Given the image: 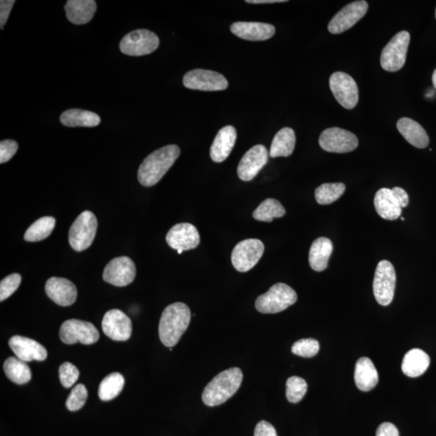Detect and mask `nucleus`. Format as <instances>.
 I'll list each match as a JSON object with an SVG mask.
<instances>
[{
  "label": "nucleus",
  "mask_w": 436,
  "mask_h": 436,
  "mask_svg": "<svg viewBox=\"0 0 436 436\" xmlns=\"http://www.w3.org/2000/svg\"><path fill=\"white\" fill-rule=\"evenodd\" d=\"M103 332L115 341H126L131 337L132 322L124 312L117 308L108 311L102 320Z\"/></svg>",
  "instance_id": "dca6fc26"
},
{
  "label": "nucleus",
  "mask_w": 436,
  "mask_h": 436,
  "mask_svg": "<svg viewBox=\"0 0 436 436\" xmlns=\"http://www.w3.org/2000/svg\"><path fill=\"white\" fill-rule=\"evenodd\" d=\"M191 321L190 308L186 304L175 302L163 311L158 326L161 342L167 348L178 343Z\"/></svg>",
  "instance_id": "f03ea898"
},
{
  "label": "nucleus",
  "mask_w": 436,
  "mask_h": 436,
  "mask_svg": "<svg viewBox=\"0 0 436 436\" xmlns=\"http://www.w3.org/2000/svg\"><path fill=\"white\" fill-rule=\"evenodd\" d=\"M355 383L359 389L369 392L378 383L379 376L374 363L367 357L359 359L355 369Z\"/></svg>",
  "instance_id": "b1692460"
},
{
  "label": "nucleus",
  "mask_w": 436,
  "mask_h": 436,
  "mask_svg": "<svg viewBox=\"0 0 436 436\" xmlns=\"http://www.w3.org/2000/svg\"><path fill=\"white\" fill-rule=\"evenodd\" d=\"M330 88L336 101L347 109H352L359 101V90L356 81L343 72H335L330 78Z\"/></svg>",
  "instance_id": "9b49d317"
},
{
  "label": "nucleus",
  "mask_w": 436,
  "mask_h": 436,
  "mask_svg": "<svg viewBox=\"0 0 436 436\" xmlns=\"http://www.w3.org/2000/svg\"><path fill=\"white\" fill-rule=\"evenodd\" d=\"M296 145V135L293 129L283 128L272 140L269 156L271 158L289 157L293 154Z\"/></svg>",
  "instance_id": "c756f323"
},
{
  "label": "nucleus",
  "mask_w": 436,
  "mask_h": 436,
  "mask_svg": "<svg viewBox=\"0 0 436 436\" xmlns=\"http://www.w3.org/2000/svg\"><path fill=\"white\" fill-rule=\"evenodd\" d=\"M3 370L8 379L17 385L28 383L31 380V370L26 362L17 357H9L4 362Z\"/></svg>",
  "instance_id": "7c9ffc66"
},
{
  "label": "nucleus",
  "mask_w": 436,
  "mask_h": 436,
  "mask_svg": "<svg viewBox=\"0 0 436 436\" xmlns=\"http://www.w3.org/2000/svg\"><path fill=\"white\" fill-rule=\"evenodd\" d=\"M98 221L90 211H84L76 218L69 231L71 247L76 252L87 250L97 234Z\"/></svg>",
  "instance_id": "39448f33"
},
{
  "label": "nucleus",
  "mask_w": 436,
  "mask_h": 436,
  "mask_svg": "<svg viewBox=\"0 0 436 436\" xmlns=\"http://www.w3.org/2000/svg\"><path fill=\"white\" fill-rule=\"evenodd\" d=\"M265 252V245L261 240L250 239L242 241L233 250L231 261L234 269L246 272L253 269Z\"/></svg>",
  "instance_id": "9d476101"
},
{
  "label": "nucleus",
  "mask_w": 436,
  "mask_h": 436,
  "mask_svg": "<svg viewBox=\"0 0 436 436\" xmlns=\"http://www.w3.org/2000/svg\"><path fill=\"white\" fill-rule=\"evenodd\" d=\"M367 9H369V4L365 0L348 4L330 21L328 25L330 33L339 34L352 28L365 16Z\"/></svg>",
  "instance_id": "4468645a"
},
{
  "label": "nucleus",
  "mask_w": 436,
  "mask_h": 436,
  "mask_svg": "<svg viewBox=\"0 0 436 436\" xmlns=\"http://www.w3.org/2000/svg\"><path fill=\"white\" fill-rule=\"evenodd\" d=\"M306 381L299 376H291L286 383V398L292 403L301 402L307 392Z\"/></svg>",
  "instance_id": "c9c22d12"
},
{
  "label": "nucleus",
  "mask_w": 436,
  "mask_h": 436,
  "mask_svg": "<svg viewBox=\"0 0 436 436\" xmlns=\"http://www.w3.org/2000/svg\"><path fill=\"white\" fill-rule=\"evenodd\" d=\"M60 121L67 127H95L101 120L97 113L83 109H69L62 113Z\"/></svg>",
  "instance_id": "c85d7f7f"
},
{
  "label": "nucleus",
  "mask_w": 436,
  "mask_h": 436,
  "mask_svg": "<svg viewBox=\"0 0 436 436\" xmlns=\"http://www.w3.org/2000/svg\"><path fill=\"white\" fill-rule=\"evenodd\" d=\"M180 154V149L176 145H166L149 154L139 167V183L145 187L158 184L173 166Z\"/></svg>",
  "instance_id": "f257e3e1"
},
{
  "label": "nucleus",
  "mask_w": 436,
  "mask_h": 436,
  "mask_svg": "<svg viewBox=\"0 0 436 436\" xmlns=\"http://www.w3.org/2000/svg\"><path fill=\"white\" fill-rule=\"evenodd\" d=\"M429 365L430 357L428 354L421 349L414 348L404 356L402 370L406 376L417 378L428 370Z\"/></svg>",
  "instance_id": "cd10ccee"
},
{
  "label": "nucleus",
  "mask_w": 436,
  "mask_h": 436,
  "mask_svg": "<svg viewBox=\"0 0 436 436\" xmlns=\"http://www.w3.org/2000/svg\"><path fill=\"white\" fill-rule=\"evenodd\" d=\"M401 220H402V221H405V218H404V217H401Z\"/></svg>",
  "instance_id": "8fccbe9b"
},
{
  "label": "nucleus",
  "mask_w": 436,
  "mask_h": 436,
  "mask_svg": "<svg viewBox=\"0 0 436 436\" xmlns=\"http://www.w3.org/2000/svg\"><path fill=\"white\" fill-rule=\"evenodd\" d=\"M285 215L282 204L277 199L269 198L263 202L253 213L254 219L261 221L271 222L274 218Z\"/></svg>",
  "instance_id": "72a5a7b5"
},
{
  "label": "nucleus",
  "mask_w": 436,
  "mask_h": 436,
  "mask_svg": "<svg viewBox=\"0 0 436 436\" xmlns=\"http://www.w3.org/2000/svg\"><path fill=\"white\" fill-rule=\"evenodd\" d=\"M8 344L16 357L25 362L43 361L48 356L47 349L42 344L23 336H12Z\"/></svg>",
  "instance_id": "6ab92c4d"
},
{
  "label": "nucleus",
  "mask_w": 436,
  "mask_h": 436,
  "mask_svg": "<svg viewBox=\"0 0 436 436\" xmlns=\"http://www.w3.org/2000/svg\"><path fill=\"white\" fill-rule=\"evenodd\" d=\"M376 436H399V431L393 424L384 422L376 430Z\"/></svg>",
  "instance_id": "c03bdc74"
},
{
  "label": "nucleus",
  "mask_w": 436,
  "mask_h": 436,
  "mask_svg": "<svg viewBox=\"0 0 436 436\" xmlns=\"http://www.w3.org/2000/svg\"><path fill=\"white\" fill-rule=\"evenodd\" d=\"M97 8L94 0H69L64 7L68 21L77 25L92 21Z\"/></svg>",
  "instance_id": "5701e85b"
},
{
  "label": "nucleus",
  "mask_w": 436,
  "mask_h": 436,
  "mask_svg": "<svg viewBox=\"0 0 436 436\" xmlns=\"http://www.w3.org/2000/svg\"><path fill=\"white\" fill-rule=\"evenodd\" d=\"M88 397V390L85 385L79 384L72 389L69 397L67 398L66 406L68 410L76 411L85 405Z\"/></svg>",
  "instance_id": "e433bc0d"
},
{
  "label": "nucleus",
  "mask_w": 436,
  "mask_h": 436,
  "mask_svg": "<svg viewBox=\"0 0 436 436\" xmlns=\"http://www.w3.org/2000/svg\"><path fill=\"white\" fill-rule=\"evenodd\" d=\"M237 139V132L234 127L227 125L218 132L210 148L213 161L221 162L229 157Z\"/></svg>",
  "instance_id": "4be33fe9"
},
{
  "label": "nucleus",
  "mask_w": 436,
  "mask_h": 436,
  "mask_svg": "<svg viewBox=\"0 0 436 436\" xmlns=\"http://www.w3.org/2000/svg\"><path fill=\"white\" fill-rule=\"evenodd\" d=\"M396 272L391 263L383 261L376 267L374 280V297L380 306H389L394 297Z\"/></svg>",
  "instance_id": "6e6552de"
},
{
  "label": "nucleus",
  "mask_w": 436,
  "mask_h": 436,
  "mask_svg": "<svg viewBox=\"0 0 436 436\" xmlns=\"http://www.w3.org/2000/svg\"><path fill=\"white\" fill-rule=\"evenodd\" d=\"M435 18H436V10H435Z\"/></svg>",
  "instance_id": "3c124183"
},
{
  "label": "nucleus",
  "mask_w": 436,
  "mask_h": 436,
  "mask_svg": "<svg viewBox=\"0 0 436 436\" xmlns=\"http://www.w3.org/2000/svg\"><path fill=\"white\" fill-rule=\"evenodd\" d=\"M125 385L124 376L118 372H112L104 378L99 387V398L102 401H110L120 394Z\"/></svg>",
  "instance_id": "473e14b6"
},
{
  "label": "nucleus",
  "mask_w": 436,
  "mask_h": 436,
  "mask_svg": "<svg viewBox=\"0 0 436 436\" xmlns=\"http://www.w3.org/2000/svg\"><path fill=\"white\" fill-rule=\"evenodd\" d=\"M346 186L342 183L324 184L315 190V198L319 204H330L343 196Z\"/></svg>",
  "instance_id": "f704fd0d"
},
{
  "label": "nucleus",
  "mask_w": 436,
  "mask_h": 436,
  "mask_svg": "<svg viewBox=\"0 0 436 436\" xmlns=\"http://www.w3.org/2000/svg\"><path fill=\"white\" fill-rule=\"evenodd\" d=\"M230 31L238 38L247 40H266L274 36V25L262 22H235L230 26Z\"/></svg>",
  "instance_id": "412c9836"
},
{
  "label": "nucleus",
  "mask_w": 436,
  "mask_h": 436,
  "mask_svg": "<svg viewBox=\"0 0 436 436\" xmlns=\"http://www.w3.org/2000/svg\"><path fill=\"white\" fill-rule=\"evenodd\" d=\"M269 161V152L263 145H256L244 154L238 167V175L243 181L252 180Z\"/></svg>",
  "instance_id": "f3484780"
},
{
  "label": "nucleus",
  "mask_w": 436,
  "mask_h": 436,
  "mask_svg": "<svg viewBox=\"0 0 436 436\" xmlns=\"http://www.w3.org/2000/svg\"><path fill=\"white\" fill-rule=\"evenodd\" d=\"M183 84L189 89L207 92L223 90L228 88V81L220 73L202 69L189 71L184 76Z\"/></svg>",
  "instance_id": "ddd939ff"
},
{
  "label": "nucleus",
  "mask_w": 436,
  "mask_h": 436,
  "mask_svg": "<svg viewBox=\"0 0 436 436\" xmlns=\"http://www.w3.org/2000/svg\"><path fill=\"white\" fill-rule=\"evenodd\" d=\"M397 128L407 142L415 147L424 149L429 144L426 132L417 121L403 117L398 121Z\"/></svg>",
  "instance_id": "393cba45"
},
{
  "label": "nucleus",
  "mask_w": 436,
  "mask_h": 436,
  "mask_svg": "<svg viewBox=\"0 0 436 436\" xmlns=\"http://www.w3.org/2000/svg\"><path fill=\"white\" fill-rule=\"evenodd\" d=\"M319 343L313 339H302L295 342L292 347V352L295 355L311 358L319 352Z\"/></svg>",
  "instance_id": "4c0bfd02"
},
{
  "label": "nucleus",
  "mask_w": 436,
  "mask_h": 436,
  "mask_svg": "<svg viewBox=\"0 0 436 436\" xmlns=\"http://www.w3.org/2000/svg\"><path fill=\"white\" fill-rule=\"evenodd\" d=\"M391 190L393 197L398 202L400 207L402 208H406L409 204V197L406 191L399 187H394Z\"/></svg>",
  "instance_id": "a18cd8bd"
},
{
  "label": "nucleus",
  "mask_w": 436,
  "mask_h": 436,
  "mask_svg": "<svg viewBox=\"0 0 436 436\" xmlns=\"http://www.w3.org/2000/svg\"><path fill=\"white\" fill-rule=\"evenodd\" d=\"M160 38L147 29H137L126 34L120 43L121 51L129 56H143L156 51Z\"/></svg>",
  "instance_id": "0eeeda50"
},
{
  "label": "nucleus",
  "mask_w": 436,
  "mask_h": 436,
  "mask_svg": "<svg viewBox=\"0 0 436 436\" xmlns=\"http://www.w3.org/2000/svg\"><path fill=\"white\" fill-rule=\"evenodd\" d=\"M248 3L253 4H261V3H284V0H247L246 1Z\"/></svg>",
  "instance_id": "49530a36"
},
{
  "label": "nucleus",
  "mask_w": 436,
  "mask_h": 436,
  "mask_svg": "<svg viewBox=\"0 0 436 436\" xmlns=\"http://www.w3.org/2000/svg\"><path fill=\"white\" fill-rule=\"evenodd\" d=\"M297 300V293L290 286L277 283L257 298L256 308L262 313H276L293 306Z\"/></svg>",
  "instance_id": "20e7f679"
},
{
  "label": "nucleus",
  "mask_w": 436,
  "mask_h": 436,
  "mask_svg": "<svg viewBox=\"0 0 436 436\" xmlns=\"http://www.w3.org/2000/svg\"><path fill=\"white\" fill-rule=\"evenodd\" d=\"M177 252H178V254H181L182 253H183V251H181V250H179V251H177Z\"/></svg>",
  "instance_id": "09e8293b"
},
{
  "label": "nucleus",
  "mask_w": 436,
  "mask_h": 436,
  "mask_svg": "<svg viewBox=\"0 0 436 436\" xmlns=\"http://www.w3.org/2000/svg\"><path fill=\"white\" fill-rule=\"evenodd\" d=\"M14 3V0H1V1H0V25H1L2 29H3L4 25L6 24Z\"/></svg>",
  "instance_id": "37998d69"
},
{
  "label": "nucleus",
  "mask_w": 436,
  "mask_h": 436,
  "mask_svg": "<svg viewBox=\"0 0 436 436\" xmlns=\"http://www.w3.org/2000/svg\"><path fill=\"white\" fill-rule=\"evenodd\" d=\"M56 225V218L53 217H40L26 230L24 239L27 242H40V241L47 239L51 234Z\"/></svg>",
  "instance_id": "2f4dec72"
},
{
  "label": "nucleus",
  "mask_w": 436,
  "mask_h": 436,
  "mask_svg": "<svg viewBox=\"0 0 436 436\" xmlns=\"http://www.w3.org/2000/svg\"><path fill=\"white\" fill-rule=\"evenodd\" d=\"M136 276V267L133 261L127 256L113 258L104 269L103 279L106 282L117 287H124L133 282Z\"/></svg>",
  "instance_id": "2eb2a0df"
},
{
  "label": "nucleus",
  "mask_w": 436,
  "mask_h": 436,
  "mask_svg": "<svg viewBox=\"0 0 436 436\" xmlns=\"http://www.w3.org/2000/svg\"><path fill=\"white\" fill-rule=\"evenodd\" d=\"M254 436H278L274 426L267 421H261L254 429Z\"/></svg>",
  "instance_id": "79ce46f5"
},
{
  "label": "nucleus",
  "mask_w": 436,
  "mask_h": 436,
  "mask_svg": "<svg viewBox=\"0 0 436 436\" xmlns=\"http://www.w3.org/2000/svg\"><path fill=\"white\" fill-rule=\"evenodd\" d=\"M358 138L351 132L333 127L326 129L320 135L319 145L324 151L330 153H348L358 147Z\"/></svg>",
  "instance_id": "f8f14e48"
},
{
  "label": "nucleus",
  "mask_w": 436,
  "mask_h": 436,
  "mask_svg": "<svg viewBox=\"0 0 436 436\" xmlns=\"http://www.w3.org/2000/svg\"><path fill=\"white\" fill-rule=\"evenodd\" d=\"M59 337L66 344H93L98 341L99 333L97 327L89 322L70 319L63 322Z\"/></svg>",
  "instance_id": "1a4fd4ad"
},
{
  "label": "nucleus",
  "mask_w": 436,
  "mask_h": 436,
  "mask_svg": "<svg viewBox=\"0 0 436 436\" xmlns=\"http://www.w3.org/2000/svg\"><path fill=\"white\" fill-rule=\"evenodd\" d=\"M45 293L53 302L61 306L73 305L77 298V289L71 280L51 277L45 284Z\"/></svg>",
  "instance_id": "aec40b11"
},
{
  "label": "nucleus",
  "mask_w": 436,
  "mask_h": 436,
  "mask_svg": "<svg viewBox=\"0 0 436 436\" xmlns=\"http://www.w3.org/2000/svg\"><path fill=\"white\" fill-rule=\"evenodd\" d=\"M243 379V372L239 367L220 372L204 388L203 402L208 407L221 405L238 391Z\"/></svg>",
  "instance_id": "7ed1b4c3"
},
{
  "label": "nucleus",
  "mask_w": 436,
  "mask_h": 436,
  "mask_svg": "<svg viewBox=\"0 0 436 436\" xmlns=\"http://www.w3.org/2000/svg\"><path fill=\"white\" fill-rule=\"evenodd\" d=\"M433 83L435 88L436 89V69H435V71L433 73Z\"/></svg>",
  "instance_id": "de8ad7c7"
},
{
  "label": "nucleus",
  "mask_w": 436,
  "mask_h": 436,
  "mask_svg": "<svg viewBox=\"0 0 436 436\" xmlns=\"http://www.w3.org/2000/svg\"><path fill=\"white\" fill-rule=\"evenodd\" d=\"M374 206L378 215L385 220H396L402 215V208L389 189H381L376 193Z\"/></svg>",
  "instance_id": "a878e982"
},
{
  "label": "nucleus",
  "mask_w": 436,
  "mask_h": 436,
  "mask_svg": "<svg viewBox=\"0 0 436 436\" xmlns=\"http://www.w3.org/2000/svg\"><path fill=\"white\" fill-rule=\"evenodd\" d=\"M333 252V244L329 239H317L311 245L308 262L313 270L324 271L328 266L329 258Z\"/></svg>",
  "instance_id": "bb28decb"
},
{
  "label": "nucleus",
  "mask_w": 436,
  "mask_h": 436,
  "mask_svg": "<svg viewBox=\"0 0 436 436\" xmlns=\"http://www.w3.org/2000/svg\"><path fill=\"white\" fill-rule=\"evenodd\" d=\"M80 371L71 363L66 362L59 367V378L65 388H71L79 379Z\"/></svg>",
  "instance_id": "ea45409f"
},
{
  "label": "nucleus",
  "mask_w": 436,
  "mask_h": 436,
  "mask_svg": "<svg viewBox=\"0 0 436 436\" xmlns=\"http://www.w3.org/2000/svg\"><path fill=\"white\" fill-rule=\"evenodd\" d=\"M166 240L167 244L177 251H189L198 247L199 234L196 226L180 223L172 227L167 234Z\"/></svg>",
  "instance_id": "a211bd4d"
},
{
  "label": "nucleus",
  "mask_w": 436,
  "mask_h": 436,
  "mask_svg": "<svg viewBox=\"0 0 436 436\" xmlns=\"http://www.w3.org/2000/svg\"><path fill=\"white\" fill-rule=\"evenodd\" d=\"M18 143L14 140H3L0 143V162L5 163L15 156Z\"/></svg>",
  "instance_id": "a19ab883"
},
{
  "label": "nucleus",
  "mask_w": 436,
  "mask_h": 436,
  "mask_svg": "<svg viewBox=\"0 0 436 436\" xmlns=\"http://www.w3.org/2000/svg\"><path fill=\"white\" fill-rule=\"evenodd\" d=\"M21 276L13 274L5 277L0 283V301L3 302L16 292L21 283Z\"/></svg>",
  "instance_id": "58836bf2"
},
{
  "label": "nucleus",
  "mask_w": 436,
  "mask_h": 436,
  "mask_svg": "<svg viewBox=\"0 0 436 436\" xmlns=\"http://www.w3.org/2000/svg\"><path fill=\"white\" fill-rule=\"evenodd\" d=\"M411 35L402 31L393 36L385 45L380 56V65L386 71L395 72L405 65Z\"/></svg>",
  "instance_id": "423d86ee"
}]
</instances>
